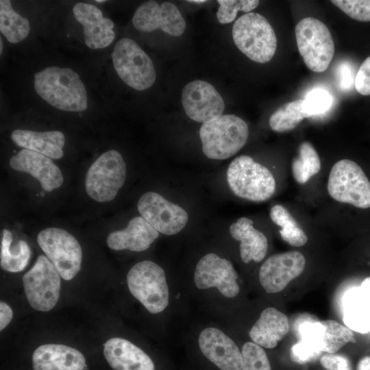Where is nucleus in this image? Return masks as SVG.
I'll return each instance as SVG.
<instances>
[{
	"instance_id": "f257e3e1",
	"label": "nucleus",
	"mask_w": 370,
	"mask_h": 370,
	"mask_svg": "<svg viewBox=\"0 0 370 370\" xmlns=\"http://www.w3.org/2000/svg\"><path fill=\"white\" fill-rule=\"evenodd\" d=\"M37 94L51 106L64 111L80 112L88 107L85 86L70 68L50 66L34 74Z\"/></svg>"
},
{
	"instance_id": "f03ea898",
	"label": "nucleus",
	"mask_w": 370,
	"mask_h": 370,
	"mask_svg": "<svg viewBox=\"0 0 370 370\" xmlns=\"http://www.w3.org/2000/svg\"><path fill=\"white\" fill-rule=\"evenodd\" d=\"M249 136L247 123L234 114H225L203 123L199 136L204 155L210 159L224 160L236 153Z\"/></svg>"
},
{
	"instance_id": "7ed1b4c3",
	"label": "nucleus",
	"mask_w": 370,
	"mask_h": 370,
	"mask_svg": "<svg viewBox=\"0 0 370 370\" xmlns=\"http://www.w3.org/2000/svg\"><path fill=\"white\" fill-rule=\"evenodd\" d=\"M227 182L236 196L251 201H264L275 190V178L268 168L245 155L236 157L230 164Z\"/></svg>"
},
{
	"instance_id": "20e7f679",
	"label": "nucleus",
	"mask_w": 370,
	"mask_h": 370,
	"mask_svg": "<svg viewBox=\"0 0 370 370\" xmlns=\"http://www.w3.org/2000/svg\"><path fill=\"white\" fill-rule=\"evenodd\" d=\"M232 38L238 49L258 63L269 62L277 49V38L262 15L249 12L240 16L232 27Z\"/></svg>"
},
{
	"instance_id": "39448f33",
	"label": "nucleus",
	"mask_w": 370,
	"mask_h": 370,
	"mask_svg": "<svg viewBox=\"0 0 370 370\" xmlns=\"http://www.w3.org/2000/svg\"><path fill=\"white\" fill-rule=\"evenodd\" d=\"M127 282L132 295L151 313L163 311L169 304V288L163 269L150 260L136 263L129 271Z\"/></svg>"
},
{
	"instance_id": "423d86ee",
	"label": "nucleus",
	"mask_w": 370,
	"mask_h": 370,
	"mask_svg": "<svg viewBox=\"0 0 370 370\" xmlns=\"http://www.w3.org/2000/svg\"><path fill=\"white\" fill-rule=\"evenodd\" d=\"M297 48L305 64L311 71H325L334 53V43L328 27L320 20L306 17L295 28Z\"/></svg>"
},
{
	"instance_id": "0eeeda50",
	"label": "nucleus",
	"mask_w": 370,
	"mask_h": 370,
	"mask_svg": "<svg viewBox=\"0 0 370 370\" xmlns=\"http://www.w3.org/2000/svg\"><path fill=\"white\" fill-rule=\"evenodd\" d=\"M126 165L116 150L102 153L89 167L85 177V189L89 197L98 202L113 200L123 186Z\"/></svg>"
},
{
	"instance_id": "6e6552de",
	"label": "nucleus",
	"mask_w": 370,
	"mask_h": 370,
	"mask_svg": "<svg viewBox=\"0 0 370 370\" xmlns=\"http://www.w3.org/2000/svg\"><path fill=\"white\" fill-rule=\"evenodd\" d=\"M112 58L118 75L131 88L144 90L154 84L156 73L153 62L132 39L119 40L114 45Z\"/></svg>"
},
{
	"instance_id": "1a4fd4ad",
	"label": "nucleus",
	"mask_w": 370,
	"mask_h": 370,
	"mask_svg": "<svg viewBox=\"0 0 370 370\" xmlns=\"http://www.w3.org/2000/svg\"><path fill=\"white\" fill-rule=\"evenodd\" d=\"M328 191L341 203L359 208H370V182L355 162L343 159L336 162L329 175Z\"/></svg>"
},
{
	"instance_id": "9d476101",
	"label": "nucleus",
	"mask_w": 370,
	"mask_h": 370,
	"mask_svg": "<svg viewBox=\"0 0 370 370\" xmlns=\"http://www.w3.org/2000/svg\"><path fill=\"white\" fill-rule=\"evenodd\" d=\"M37 243L62 278L71 280L79 271L82 247L66 230L59 227L46 228L38 233Z\"/></svg>"
},
{
	"instance_id": "9b49d317",
	"label": "nucleus",
	"mask_w": 370,
	"mask_h": 370,
	"mask_svg": "<svg viewBox=\"0 0 370 370\" xmlns=\"http://www.w3.org/2000/svg\"><path fill=\"white\" fill-rule=\"evenodd\" d=\"M60 275L49 258L40 255L34 266L23 276L26 298L35 310H51L57 304L60 292Z\"/></svg>"
},
{
	"instance_id": "f8f14e48",
	"label": "nucleus",
	"mask_w": 370,
	"mask_h": 370,
	"mask_svg": "<svg viewBox=\"0 0 370 370\" xmlns=\"http://www.w3.org/2000/svg\"><path fill=\"white\" fill-rule=\"evenodd\" d=\"M137 208L144 219L158 232L165 235L177 234L188 220L185 210L155 192L143 194L138 200Z\"/></svg>"
},
{
	"instance_id": "ddd939ff",
	"label": "nucleus",
	"mask_w": 370,
	"mask_h": 370,
	"mask_svg": "<svg viewBox=\"0 0 370 370\" xmlns=\"http://www.w3.org/2000/svg\"><path fill=\"white\" fill-rule=\"evenodd\" d=\"M134 27L142 32L157 29L173 36H181L186 29V22L178 8L172 3L159 4L155 1L141 3L132 17Z\"/></svg>"
},
{
	"instance_id": "4468645a",
	"label": "nucleus",
	"mask_w": 370,
	"mask_h": 370,
	"mask_svg": "<svg viewBox=\"0 0 370 370\" xmlns=\"http://www.w3.org/2000/svg\"><path fill=\"white\" fill-rule=\"evenodd\" d=\"M182 103L190 119L203 123L219 118L225 108L223 98L215 88L199 79L192 81L184 87Z\"/></svg>"
},
{
	"instance_id": "2eb2a0df",
	"label": "nucleus",
	"mask_w": 370,
	"mask_h": 370,
	"mask_svg": "<svg viewBox=\"0 0 370 370\" xmlns=\"http://www.w3.org/2000/svg\"><path fill=\"white\" fill-rule=\"evenodd\" d=\"M238 274L232 262L215 254H208L197 264L194 281L199 289L217 288L225 297L232 298L239 293Z\"/></svg>"
},
{
	"instance_id": "dca6fc26",
	"label": "nucleus",
	"mask_w": 370,
	"mask_h": 370,
	"mask_svg": "<svg viewBox=\"0 0 370 370\" xmlns=\"http://www.w3.org/2000/svg\"><path fill=\"white\" fill-rule=\"evenodd\" d=\"M305 265L304 255L297 251L273 255L260 269V284L268 293L280 292L303 272Z\"/></svg>"
},
{
	"instance_id": "f3484780",
	"label": "nucleus",
	"mask_w": 370,
	"mask_h": 370,
	"mask_svg": "<svg viewBox=\"0 0 370 370\" xmlns=\"http://www.w3.org/2000/svg\"><path fill=\"white\" fill-rule=\"evenodd\" d=\"M199 346L203 354L221 370H242L241 352L220 330L204 329L199 336Z\"/></svg>"
},
{
	"instance_id": "a211bd4d",
	"label": "nucleus",
	"mask_w": 370,
	"mask_h": 370,
	"mask_svg": "<svg viewBox=\"0 0 370 370\" xmlns=\"http://www.w3.org/2000/svg\"><path fill=\"white\" fill-rule=\"evenodd\" d=\"M9 164L12 169L28 173L38 180L46 192L58 188L63 183L60 168L52 159L38 152L23 149L10 159Z\"/></svg>"
},
{
	"instance_id": "6ab92c4d",
	"label": "nucleus",
	"mask_w": 370,
	"mask_h": 370,
	"mask_svg": "<svg viewBox=\"0 0 370 370\" xmlns=\"http://www.w3.org/2000/svg\"><path fill=\"white\" fill-rule=\"evenodd\" d=\"M75 19L83 26L84 41L92 49H103L109 46L115 38L114 23L103 16L95 5L79 2L73 8Z\"/></svg>"
},
{
	"instance_id": "aec40b11",
	"label": "nucleus",
	"mask_w": 370,
	"mask_h": 370,
	"mask_svg": "<svg viewBox=\"0 0 370 370\" xmlns=\"http://www.w3.org/2000/svg\"><path fill=\"white\" fill-rule=\"evenodd\" d=\"M343 319L345 325L355 332H370V277L358 286L345 293L342 301Z\"/></svg>"
},
{
	"instance_id": "412c9836",
	"label": "nucleus",
	"mask_w": 370,
	"mask_h": 370,
	"mask_svg": "<svg viewBox=\"0 0 370 370\" xmlns=\"http://www.w3.org/2000/svg\"><path fill=\"white\" fill-rule=\"evenodd\" d=\"M34 370H84L86 360L77 349L60 344H45L32 355Z\"/></svg>"
},
{
	"instance_id": "4be33fe9",
	"label": "nucleus",
	"mask_w": 370,
	"mask_h": 370,
	"mask_svg": "<svg viewBox=\"0 0 370 370\" xmlns=\"http://www.w3.org/2000/svg\"><path fill=\"white\" fill-rule=\"evenodd\" d=\"M103 355L114 370H155L149 356L125 338L109 339L104 345Z\"/></svg>"
},
{
	"instance_id": "5701e85b",
	"label": "nucleus",
	"mask_w": 370,
	"mask_h": 370,
	"mask_svg": "<svg viewBox=\"0 0 370 370\" xmlns=\"http://www.w3.org/2000/svg\"><path fill=\"white\" fill-rule=\"evenodd\" d=\"M158 236L159 232L139 216L132 218L123 230L110 233L106 243L113 250L143 251L147 249Z\"/></svg>"
},
{
	"instance_id": "b1692460",
	"label": "nucleus",
	"mask_w": 370,
	"mask_h": 370,
	"mask_svg": "<svg viewBox=\"0 0 370 370\" xmlns=\"http://www.w3.org/2000/svg\"><path fill=\"white\" fill-rule=\"evenodd\" d=\"M286 314L273 307L265 308L249 331L253 342L260 347L273 349L289 331Z\"/></svg>"
},
{
	"instance_id": "393cba45",
	"label": "nucleus",
	"mask_w": 370,
	"mask_h": 370,
	"mask_svg": "<svg viewBox=\"0 0 370 370\" xmlns=\"http://www.w3.org/2000/svg\"><path fill=\"white\" fill-rule=\"evenodd\" d=\"M232 237L240 241V254L243 262H260L265 257L268 241L265 235L254 227V222L247 217H241L230 226Z\"/></svg>"
},
{
	"instance_id": "a878e982",
	"label": "nucleus",
	"mask_w": 370,
	"mask_h": 370,
	"mask_svg": "<svg viewBox=\"0 0 370 370\" xmlns=\"http://www.w3.org/2000/svg\"><path fill=\"white\" fill-rule=\"evenodd\" d=\"M17 146L32 150L51 159H60L64 156L65 137L60 131L35 132L14 130L10 135Z\"/></svg>"
},
{
	"instance_id": "bb28decb",
	"label": "nucleus",
	"mask_w": 370,
	"mask_h": 370,
	"mask_svg": "<svg viewBox=\"0 0 370 370\" xmlns=\"http://www.w3.org/2000/svg\"><path fill=\"white\" fill-rule=\"evenodd\" d=\"M301 339L291 349V358L298 363L311 361L323 352L324 328L321 321L304 323L299 329Z\"/></svg>"
},
{
	"instance_id": "cd10ccee",
	"label": "nucleus",
	"mask_w": 370,
	"mask_h": 370,
	"mask_svg": "<svg viewBox=\"0 0 370 370\" xmlns=\"http://www.w3.org/2000/svg\"><path fill=\"white\" fill-rule=\"evenodd\" d=\"M12 243L11 232L4 229L1 242V267L4 271L17 273L22 271L28 264L31 250L25 241H18L13 246Z\"/></svg>"
},
{
	"instance_id": "c85d7f7f",
	"label": "nucleus",
	"mask_w": 370,
	"mask_h": 370,
	"mask_svg": "<svg viewBox=\"0 0 370 370\" xmlns=\"http://www.w3.org/2000/svg\"><path fill=\"white\" fill-rule=\"evenodd\" d=\"M0 31L11 43H18L28 36L30 25L12 8L10 0L0 1Z\"/></svg>"
},
{
	"instance_id": "c756f323",
	"label": "nucleus",
	"mask_w": 370,
	"mask_h": 370,
	"mask_svg": "<svg viewBox=\"0 0 370 370\" xmlns=\"http://www.w3.org/2000/svg\"><path fill=\"white\" fill-rule=\"evenodd\" d=\"M298 151V156L292 161V172L295 181L304 184L319 172L321 164L317 151L309 142H302Z\"/></svg>"
},
{
	"instance_id": "7c9ffc66",
	"label": "nucleus",
	"mask_w": 370,
	"mask_h": 370,
	"mask_svg": "<svg viewBox=\"0 0 370 370\" xmlns=\"http://www.w3.org/2000/svg\"><path fill=\"white\" fill-rule=\"evenodd\" d=\"M303 99L288 102L278 108L270 116L269 123L275 132H285L295 128L306 116L301 110Z\"/></svg>"
},
{
	"instance_id": "2f4dec72",
	"label": "nucleus",
	"mask_w": 370,
	"mask_h": 370,
	"mask_svg": "<svg viewBox=\"0 0 370 370\" xmlns=\"http://www.w3.org/2000/svg\"><path fill=\"white\" fill-rule=\"evenodd\" d=\"M323 352L334 354L348 343H356L352 330L334 320H323Z\"/></svg>"
},
{
	"instance_id": "473e14b6",
	"label": "nucleus",
	"mask_w": 370,
	"mask_h": 370,
	"mask_svg": "<svg viewBox=\"0 0 370 370\" xmlns=\"http://www.w3.org/2000/svg\"><path fill=\"white\" fill-rule=\"evenodd\" d=\"M217 2L219 8L217 18L221 24L232 22L238 11L249 13L259 4L257 0H218Z\"/></svg>"
},
{
	"instance_id": "72a5a7b5",
	"label": "nucleus",
	"mask_w": 370,
	"mask_h": 370,
	"mask_svg": "<svg viewBox=\"0 0 370 370\" xmlns=\"http://www.w3.org/2000/svg\"><path fill=\"white\" fill-rule=\"evenodd\" d=\"M241 354L242 370H271L267 355L260 345L247 342L242 347Z\"/></svg>"
},
{
	"instance_id": "f704fd0d",
	"label": "nucleus",
	"mask_w": 370,
	"mask_h": 370,
	"mask_svg": "<svg viewBox=\"0 0 370 370\" xmlns=\"http://www.w3.org/2000/svg\"><path fill=\"white\" fill-rule=\"evenodd\" d=\"M333 98L330 93L322 88L309 92L303 99L301 110L306 118L326 112L332 106Z\"/></svg>"
},
{
	"instance_id": "c9c22d12",
	"label": "nucleus",
	"mask_w": 370,
	"mask_h": 370,
	"mask_svg": "<svg viewBox=\"0 0 370 370\" xmlns=\"http://www.w3.org/2000/svg\"><path fill=\"white\" fill-rule=\"evenodd\" d=\"M331 2L353 19L370 21V0H332Z\"/></svg>"
},
{
	"instance_id": "e433bc0d",
	"label": "nucleus",
	"mask_w": 370,
	"mask_h": 370,
	"mask_svg": "<svg viewBox=\"0 0 370 370\" xmlns=\"http://www.w3.org/2000/svg\"><path fill=\"white\" fill-rule=\"evenodd\" d=\"M281 228L280 234L282 238L291 245L301 247L307 243L308 237L306 233L295 220L286 223Z\"/></svg>"
},
{
	"instance_id": "4c0bfd02",
	"label": "nucleus",
	"mask_w": 370,
	"mask_h": 370,
	"mask_svg": "<svg viewBox=\"0 0 370 370\" xmlns=\"http://www.w3.org/2000/svg\"><path fill=\"white\" fill-rule=\"evenodd\" d=\"M356 90L362 95H370V56L359 67L354 79Z\"/></svg>"
},
{
	"instance_id": "58836bf2",
	"label": "nucleus",
	"mask_w": 370,
	"mask_h": 370,
	"mask_svg": "<svg viewBox=\"0 0 370 370\" xmlns=\"http://www.w3.org/2000/svg\"><path fill=\"white\" fill-rule=\"evenodd\" d=\"M320 363L327 370H352L349 359L341 354L324 355L321 357Z\"/></svg>"
},
{
	"instance_id": "ea45409f",
	"label": "nucleus",
	"mask_w": 370,
	"mask_h": 370,
	"mask_svg": "<svg viewBox=\"0 0 370 370\" xmlns=\"http://www.w3.org/2000/svg\"><path fill=\"white\" fill-rule=\"evenodd\" d=\"M270 218L275 224L281 227L294 219L287 209L281 205H275L271 208Z\"/></svg>"
},
{
	"instance_id": "a19ab883",
	"label": "nucleus",
	"mask_w": 370,
	"mask_h": 370,
	"mask_svg": "<svg viewBox=\"0 0 370 370\" xmlns=\"http://www.w3.org/2000/svg\"><path fill=\"white\" fill-rule=\"evenodd\" d=\"M340 86L343 90L349 89L353 83L352 69L349 65L343 64L340 67Z\"/></svg>"
},
{
	"instance_id": "79ce46f5",
	"label": "nucleus",
	"mask_w": 370,
	"mask_h": 370,
	"mask_svg": "<svg viewBox=\"0 0 370 370\" xmlns=\"http://www.w3.org/2000/svg\"><path fill=\"white\" fill-rule=\"evenodd\" d=\"M13 312L11 308L4 301L0 302V330H3L11 321Z\"/></svg>"
},
{
	"instance_id": "37998d69",
	"label": "nucleus",
	"mask_w": 370,
	"mask_h": 370,
	"mask_svg": "<svg viewBox=\"0 0 370 370\" xmlns=\"http://www.w3.org/2000/svg\"><path fill=\"white\" fill-rule=\"evenodd\" d=\"M356 370H370V356L362 358L357 365Z\"/></svg>"
},
{
	"instance_id": "c03bdc74",
	"label": "nucleus",
	"mask_w": 370,
	"mask_h": 370,
	"mask_svg": "<svg viewBox=\"0 0 370 370\" xmlns=\"http://www.w3.org/2000/svg\"><path fill=\"white\" fill-rule=\"evenodd\" d=\"M187 1L189 3H203L206 2V0H190V1Z\"/></svg>"
},
{
	"instance_id": "a18cd8bd",
	"label": "nucleus",
	"mask_w": 370,
	"mask_h": 370,
	"mask_svg": "<svg viewBox=\"0 0 370 370\" xmlns=\"http://www.w3.org/2000/svg\"><path fill=\"white\" fill-rule=\"evenodd\" d=\"M0 44H1V45H0V53L1 54V53H2V49H3V42H2V39H1V38L0 39Z\"/></svg>"
},
{
	"instance_id": "49530a36",
	"label": "nucleus",
	"mask_w": 370,
	"mask_h": 370,
	"mask_svg": "<svg viewBox=\"0 0 370 370\" xmlns=\"http://www.w3.org/2000/svg\"><path fill=\"white\" fill-rule=\"evenodd\" d=\"M95 1H96L97 3H100L106 2V1H105V0H96Z\"/></svg>"
}]
</instances>
